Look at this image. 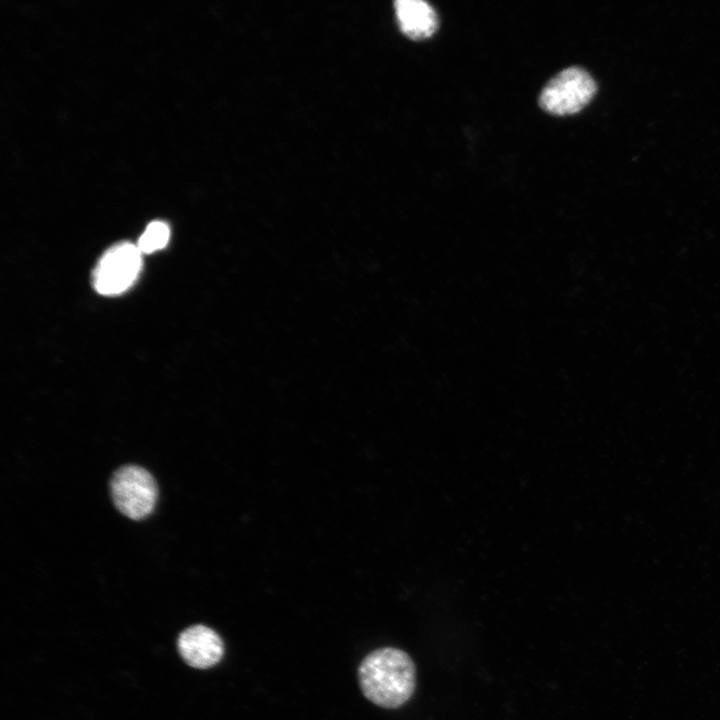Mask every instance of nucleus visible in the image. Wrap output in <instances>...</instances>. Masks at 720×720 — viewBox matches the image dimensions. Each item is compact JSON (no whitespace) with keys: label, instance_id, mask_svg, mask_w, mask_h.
I'll list each match as a JSON object with an SVG mask.
<instances>
[{"label":"nucleus","instance_id":"nucleus-1","mask_svg":"<svg viewBox=\"0 0 720 720\" xmlns=\"http://www.w3.org/2000/svg\"><path fill=\"white\" fill-rule=\"evenodd\" d=\"M365 697L374 704L394 709L405 704L416 687V668L403 650L385 647L368 654L358 670Z\"/></svg>","mask_w":720,"mask_h":720},{"label":"nucleus","instance_id":"nucleus-2","mask_svg":"<svg viewBox=\"0 0 720 720\" xmlns=\"http://www.w3.org/2000/svg\"><path fill=\"white\" fill-rule=\"evenodd\" d=\"M597 85L583 68L569 67L554 76L543 88L539 105L546 112L565 116L579 112L593 98Z\"/></svg>","mask_w":720,"mask_h":720},{"label":"nucleus","instance_id":"nucleus-3","mask_svg":"<svg viewBox=\"0 0 720 720\" xmlns=\"http://www.w3.org/2000/svg\"><path fill=\"white\" fill-rule=\"evenodd\" d=\"M112 500L126 517L141 520L153 511L158 489L151 474L135 465L118 469L110 482Z\"/></svg>","mask_w":720,"mask_h":720},{"label":"nucleus","instance_id":"nucleus-4","mask_svg":"<svg viewBox=\"0 0 720 720\" xmlns=\"http://www.w3.org/2000/svg\"><path fill=\"white\" fill-rule=\"evenodd\" d=\"M141 253L129 242H121L108 249L93 272L96 291L103 295H116L127 290L140 272Z\"/></svg>","mask_w":720,"mask_h":720},{"label":"nucleus","instance_id":"nucleus-5","mask_svg":"<svg viewBox=\"0 0 720 720\" xmlns=\"http://www.w3.org/2000/svg\"><path fill=\"white\" fill-rule=\"evenodd\" d=\"M177 645L185 662L199 669L216 665L224 654L221 637L204 625H194L185 629L179 635Z\"/></svg>","mask_w":720,"mask_h":720},{"label":"nucleus","instance_id":"nucleus-6","mask_svg":"<svg viewBox=\"0 0 720 720\" xmlns=\"http://www.w3.org/2000/svg\"><path fill=\"white\" fill-rule=\"evenodd\" d=\"M394 6L399 26L408 37L426 39L437 30V14L429 3L423 0H398Z\"/></svg>","mask_w":720,"mask_h":720},{"label":"nucleus","instance_id":"nucleus-7","mask_svg":"<svg viewBox=\"0 0 720 720\" xmlns=\"http://www.w3.org/2000/svg\"><path fill=\"white\" fill-rule=\"evenodd\" d=\"M170 236L167 224L161 221L151 222L141 235L137 247L143 253H152L166 246Z\"/></svg>","mask_w":720,"mask_h":720}]
</instances>
